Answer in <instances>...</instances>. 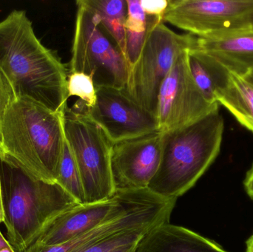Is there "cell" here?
I'll use <instances>...</instances> for the list:
<instances>
[{"instance_id":"1","label":"cell","mask_w":253,"mask_h":252,"mask_svg":"<svg viewBox=\"0 0 253 252\" xmlns=\"http://www.w3.org/2000/svg\"><path fill=\"white\" fill-rule=\"evenodd\" d=\"M0 71L16 99H29L57 113L68 107L66 68L37 38L24 10H13L0 22Z\"/></svg>"},{"instance_id":"2","label":"cell","mask_w":253,"mask_h":252,"mask_svg":"<svg viewBox=\"0 0 253 252\" xmlns=\"http://www.w3.org/2000/svg\"><path fill=\"white\" fill-rule=\"evenodd\" d=\"M63 113L29 99H15L1 127L4 158L32 179L56 183L65 141Z\"/></svg>"},{"instance_id":"3","label":"cell","mask_w":253,"mask_h":252,"mask_svg":"<svg viewBox=\"0 0 253 252\" xmlns=\"http://www.w3.org/2000/svg\"><path fill=\"white\" fill-rule=\"evenodd\" d=\"M0 179L7 241L15 252H25L50 222L80 204L57 183L32 179L6 158Z\"/></svg>"},{"instance_id":"4","label":"cell","mask_w":253,"mask_h":252,"mask_svg":"<svg viewBox=\"0 0 253 252\" xmlns=\"http://www.w3.org/2000/svg\"><path fill=\"white\" fill-rule=\"evenodd\" d=\"M224 132L218 109L188 127L163 133L160 165L147 190L164 199L184 195L216 159Z\"/></svg>"},{"instance_id":"5","label":"cell","mask_w":253,"mask_h":252,"mask_svg":"<svg viewBox=\"0 0 253 252\" xmlns=\"http://www.w3.org/2000/svg\"><path fill=\"white\" fill-rule=\"evenodd\" d=\"M63 127L81 176L86 204L114 197L116 189L111 170L114 144L77 104L74 108H65Z\"/></svg>"},{"instance_id":"6","label":"cell","mask_w":253,"mask_h":252,"mask_svg":"<svg viewBox=\"0 0 253 252\" xmlns=\"http://www.w3.org/2000/svg\"><path fill=\"white\" fill-rule=\"evenodd\" d=\"M150 17L147 38L138 60L129 69L125 90L134 102L156 115L162 82L178 55L191 47L196 36L177 34L162 18Z\"/></svg>"},{"instance_id":"7","label":"cell","mask_w":253,"mask_h":252,"mask_svg":"<svg viewBox=\"0 0 253 252\" xmlns=\"http://www.w3.org/2000/svg\"><path fill=\"white\" fill-rule=\"evenodd\" d=\"M70 72H83L98 87L126 89L129 65L99 25L96 15L77 1Z\"/></svg>"},{"instance_id":"8","label":"cell","mask_w":253,"mask_h":252,"mask_svg":"<svg viewBox=\"0 0 253 252\" xmlns=\"http://www.w3.org/2000/svg\"><path fill=\"white\" fill-rule=\"evenodd\" d=\"M219 109L196 85L189 65V49L178 55L159 90L156 117L158 131L168 133L192 125Z\"/></svg>"},{"instance_id":"9","label":"cell","mask_w":253,"mask_h":252,"mask_svg":"<svg viewBox=\"0 0 253 252\" xmlns=\"http://www.w3.org/2000/svg\"><path fill=\"white\" fill-rule=\"evenodd\" d=\"M253 0H168L162 20L199 38L239 31Z\"/></svg>"},{"instance_id":"10","label":"cell","mask_w":253,"mask_h":252,"mask_svg":"<svg viewBox=\"0 0 253 252\" xmlns=\"http://www.w3.org/2000/svg\"><path fill=\"white\" fill-rule=\"evenodd\" d=\"M154 196L148 190L117 192L114 197L106 201L79 204L50 222L33 244L53 247L65 244Z\"/></svg>"},{"instance_id":"11","label":"cell","mask_w":253,"mask_h":252,"mask_svg":"<svg viewBox=\"0 0 253 252\" xmlns=\"http://www.w3.org/2000/svg\"><path fill=\"white\" fill-rule=\"evenodd\" d=\"M77 104L114 144L158 131L156 115L134 102L125 89L98 87L92 108L81 101Z\"/></svg>"},{"instance_id":"12","label":"cell","mask_w":253,"mask_h":252,"mask_svg":"<svg viewBox=\"0 0 253 252\" xmlns=\"http://www.w3.org/2000/svg\"><path fill=\"white\" fill-rule=\"evenodd\" d=\"M164 133L155 132L113 146L111 170L117 192L147 190L159 170Z\"/></svg>"},{"instance_id":"13","label":"cell","mask_w":253,"mask_h":252,"mask_svg":"<svg viewBox=\"0 0 253 252\" xmlns=\"http://www.w3.org/2000/svg\"><path fill=\"white\" fill-rule=\"evenodd\" d=\"M190 51L245 77L253 69V33L233 31L208 38H195Z\"/></svg>"},{"instance_id":"14","label":"cell","mask_w":253,"mask_h":252,"mask_svg":"<svg viewBox=\"0 0 253 252\" xmlns=\"http://www.w3.org/2000/svg\"><path fill=\"white\" fill-rule=\"evenodd\" d=\"M135 252H228L221 246L182 226L163 223L140 239Z\"/></svg>"},{"instance_id":"15","label":"cell","mask_w":253,"mask_h":252,"mask_svg":"<svg viewBox=\"0 0 253 252\" xmlns=\"http://www.w3.org/2000/svg\"><path fill=\"white\" fill-rule=\"evenodd\" d=\"M217 102L241 125L253 133V84L245 77L224 69L215 90Z\"/></svg>"},{"instance_id":"16","label":"cell","mask_w":253,"mask_h":252,"mask_svg":"<svg viewBox=\"0 0 253 252\" xmlns=\"http://www.w3.org/2000/svg\"><path fill=\"white\" fill-rule=\"evenodd\" d=\"M80 1L96 15L104 32L114 40L116 46L126 60L125 30L127 12L126 0H80Z\"/></svg>"},{"instance_id":"17","label":"cell","mask_w":253,"mask_h":252,"mask_svg":"<svg viewBox=\"0 0 253 252\" xmlns=\"http://www.w3.org/2000/svg\"><path fill=\"white\" fill-rule=\"evenodd\" d=\"M127 12L125 30L126 60L131 67L137 62L150 28V17L141 5V0H126Z\"/></svg>"},{"instance_id":"18","label":"cell","mask_w":253,"mask_h":252,"mask_svg":"<svg viewBox=\"0 0 253 252\" xmlns=\"http://www.w3.org/2000/svg\"><path fill=\"white\" fill-rule=\"evenodd\" d=\"M56 183L80 204H86L81 176L66 139Z\"/></svg>"},{"instance_id":"19","label":"cell","mask_w":253,"mask_h":252,"mask_svg":"<svg viewBox=\"0 0 253 252\" xmlns=\"http://www.w3.org/2000/svg\"><path fill=\"white\" fill-rule=\"evenodd\" d=\"M153 227L155 226H145L138 229L123 231L74 252H111L128 244L138 243Z\"/></svg>"},{"instance_id":"20","label":"cell","mask_w":253,"mask_h":252,"mask_svg":"<svg viewBox=\"0 0 253 252\" xmlns=\"http://www.w3.org/2000/svg\"><path fill=\"white\" fill-rule=\"evenodd\" d=\"M68 98L77 96L87 108L95 105L96 87L93 79L83 72H69L67 83Z\"/></svg>"},{"instance_id":"21","label":"cell","mask_w":253,"mask_h":252,"mask_svg":"<svg viewBox=\"0 0 253 252\" xmlns=\"http://www.w3.org/2000/svg\"><path fill=\"white\" fill-rule=\"evenodd\" d=\"M16 99L11 86L4 74L0 71V150L1 149V127L7 108Z\"/></svg>"},{"instance_id":"22","label":"cell","mask_w":253,"mask_h":252,"mask_svg":"<svg viewBox=\"0 0 253 252\" xmlns=\"http://www.w3.org/2000/svg\"><path fill=\"white\" fill-rule=\"evenodd\" d=\"M141 5L147 16L163 18L168 0H141Z\"/></svg>"},{"instance_id":"23","label":"cell","mask_w":253,"mask_h":252,"mask_svg":"<svg viewBox=\"0 0 253 252\" xmlns=\"http://www.w3.org/2000/svg\"><path fill=\"white\" fill-rule=\"evenodd\" d=\"M238 31H248L253 33V9L241 19Z\"/></svg>"},{"instance_id":"24","label":"cell","mask_w":253,"mask_h":252,"mask_svg":"<svg viewBox=\"0 0 253 252\" xmlns=\"http://www.w3.org/2000/svg\"><path fill=\"white\" fill-rule=\"evenodd\" d=\"M244 186L247 194L253 200V164L247 173L246 177L244 180Z\"/></svg>"},{"instance_id":"25","label":"cell","mask_w":253,"mask_h":252,"mask_svg":"<svg viewBox=\"0 0 253 252\" xmlns=\"http://www.w3.org/2000/svg\"><path fill=\"white\" fill-rule=\"evenodd\" d=\"M138 243H134V244H128V245L124 246V247H120L117 250H114L111 252H135V247Z\"/></svg>"},{"instance_id":"26","label":"cell","mask_w":253,"mask_h":252,"mask_svg":"<svg viewBox=\"0 0 253 252\" xmlns=\"http://www.w3.org/2000/svg\"><path fill=\"white\" fill-rule=\"evenodd\" d=\"M4 222V203H3L2 191H1V179H0V224Z\"/></svg>"},{"instance_id":"27","label":"cell","mask_w":253,"mask_h":252,"mask_svg":"<svg viewBox=\"0 0 253 252\" xmlns=\"http://www.w3.org/2000/svg\"><path fill=\"white\" fill-rule=\"evenodd\" d=\"M246 252H253V233L247 241Z\"/></svg>"},{"instance_id":"28","label":"cell","mask_w":253,"mask_h":252,"mask_svg":"<svg viewBox=\"0 0 253 252\" xmlns=\"http://www.w3.org/2000/svg\"><path fill=\"white\" fill-rule=\"evenodd\" d=\"M8 244L9 243L7 242V240H5V238L3 237V235H1V232H0V252H1V250Z\"/></svg>"},{"instance_id":"29","label":"cell","mask_w":253,"mask_h":252,"mask_svg":"<svg viewBox=\"0 0 253 252\" xmlns=\"http://www.w3.org/2000/svg\"><path fill=\"white\" fill-rule=\"evenodd\" d=\"M245 78L253 84V69L245 76Z\"/></svg>"},{"instance_id":"30","label":"cell","mask_w":253,"mask_h":252,"mask_svg":"<svg viewBox=\"0 0 253 252\" xmlns=\"http://www.w3.org/2000/svg\"><path fill=\"white\" fill-rule=\"evenodd\" d=\"M4 158V154H3L2 151L0 150V161Z\"/></svg>"}]
</instances>
